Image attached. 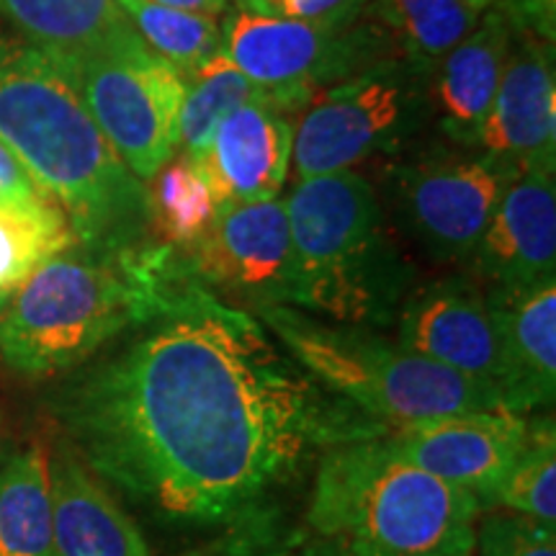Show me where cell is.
<instances>
[{"label":"cell","instance_id":"32","mask_svg":"<svg viewBox=\"0 0 556 556\" xmlns=\"http://www.w3.org/2000/svg\"><path fill=\"white\" fill-rule=\"evenodd\" d=\"M152 3L168 5V9H178V11L199 13V16H208V18L225 16L229 9V0H152Z\"/></svg>","mask_w":556,"mask_h":556},{"label":"cell","instance_id":"2","mask_svg":"<svg viewBox=\"0 0 556 556\" xmlns=\"http://www.w3.org/2000/svg\"><path fill=\"white\" fill-rule=\"evenodd\" d=\"M0 142L67 214L78 245L124 250L150 229L142 184L50 54L0 31Z\"/></svg>","mask_w":556,"mask_h":556},{"label":"cell","instance_id":"5","mask_svg":"<svg viewBox=\"0 0 556 556\" xmlns=\"http://www.w3.org/2000/svg\"><path fill=\"white\" fill-rule=\"evenodd\" d=\"M479 516L471 492L409 464L384 433L325 451L307 510L356 556H475Z\"/></svg>","mask_w":556,"mask_h":556},{"label":"cell","instance_id":"22","mask_svg":"<svg viewBox=\"0 0 556 556\" xmlns=\"http://www.w3.org/2000/svg\"><path fill=\"white\" fill-rule=\"evenodd\" d=\"M368 11L397 41L402 58L430 75L477 29L490 5L484 0H368Z\"/></svg>","mask_w":556,"mask_h":556},{"label":"cell","instance_id":"3","mask_svg":"<svg viewBox=\"0 0 556 556\" xmlns=\"http://www.w3.org/2000/svg\"><path fill=\"white\" fill-rule=\"evenodd\" d=\"M197 281L168 245L54 255L0 304V358L21 377L50 379L139 328Z\"/></svg>","mask_w":556,"mask_h":556},{"label":"cell","instance_id":"12","mask_svg":"<svg viewBox=\"0 0 556 556\" xmlns=\"http://www.w3.org/2000/svg\"><path fill=\"white\" fill-rule=\"evenodd\" d=\"M528 435V415L482 409L430 420L402 422L384 430L387 443L415 467L467 490L482 513L513 467Z\"/></svg>","mask_w":556,"mask_h":556},{"label":"cell","instance_id":"4","mask_svg":"<svg viewBox=\"0 0 556 556\" xmlns=\"http://www.w3.org/2000/svg\"><path fill=\"white\" fill-rule=\"evenodd\" d=\"M291 227V307L330 323L387 328L415 270L377 189L358 170L302 178L283 201Z\"/></svg>","mask_w":556,"mask_h":556},{"label":"cell","instance_id":"15","mask_svg":"<svg viewBox=\"0 0 556 556\" xmlns=\"http://www.w3.org/2000/svg\"><path fill=\"white\" fill-rule=\"evenodd\" d=\"M464 268L495 289L556 278L554 170H526L510 180Z\"/></svg>","mask_w":556,"mask_h":556},{"label":"cell","instance_id":"17","mask_svg":"<svg viewBox=\"0 0 556 556\" xmlns=\"http://www.w3.org/2000/svg\"><path fill=\"white\" fill-rule=\"evenodd\" d=\"M294 124L274 96L242 103L214 131L204 165L225 204L278 199L291 168Z\"/></svg>","mask_w":556,"mask_h":556},{"label":"cell","instance_id":"16","mask_svg":"<svg viewBox=\"0 0 556 556\" xmlns=\"http://www.w3.org/2000/svg\"><path fill=\"white\" fill-rule=\"evenodd\" d=\"M484 291L503 358L505 409L544 413L556 397V278Z\"/></svg>","mask_w":556,"mask_h":556},{"label":"cell","instance_id":"8","mask_svg":"<svg viewBox=\"0 0 556 556\" xmlns=\"http://www.w3.org/2000/svg\"><path fill=\"white\" fill-rule=\"evenodd\" d=\"M50 58L78 90L122 163L142 184L173 160L186 78L160 60L131 26L93 50Z\"/></svg>","mask_w":556,"mask_h":556},{"label":"cell","instance_id":"10","mask_svg":"<svg viewBox=\"0 0 556 556\" xmlns=\"http://www.w3.org/2000/svg\"><path fill=\"white\" fill-rule=\"evenodd\" d=\"M520 173L482 152L430 150L389 165L387 191L400 229L438 263L467 266L510 180Z\"/></svg>","mask_w":556,"mask_h":556},{"label":"cell","instance_id":"9","mask_svg":"<svg viewBox=\"0 0 556 556\" xmlns=\"http://www.w3.org/2000/svg\"><path fill=\"white\" fill-rule=\"evenodd\" d=\"M222 54L283 111H302L317 90L400 54L384 26H325L287 18L263 0H235L222 24Z\"/></svg>","mask_w":556,"mask_h":556},{"label":"cell","instance_id":"13","mask_svg":"<svg viewBox=\"0 0 556 556\" xmlns=\"http://www.w3.org/2000/svg\"><path fill=\"white\" fill-rule=\"evenodd\" d=\"M397 343L464 377L503 389V358L486 291L475 276L451 274L417 283L402 299ZM503 397V394H500Z\"/></svg>","mask_w":556,"mask_h":556},{"label":"cell","instance_id":"33","mask_svg":"<svg viewBox=\"0 0 556 556\" xmlns=\"http://www.w3.org/2000/svg\"><path fill=\"white\" fill-rule=\"evenodd\" d=\"M296 556H356L348 548L345 544H340V541L336 539H325L319 536V541H315V544H309L304 552H299Z\"/></svg>","mask_w":556,"mask_h":556},{"label":"cell","instance_id":"18","mask_svg":"<svg viewBox=\"0 0 556 556\" xmlns=\"http://www.w3.org/2000/svg\"><path fill=\"white\" fill-rule=\"evenodd\" d=\"M516 24L503 11L490 9L477 29L464 37L430 73V101L443 135L464 150H475L477 135L490 114Z\"/></svg>","mask_w":556,"mask_h":556},{"label":"cell","instance_id":"6","mask_svg":"<svg viewBox=\"0 0 556 556\" xmlns=\"http://www.w3.org/2000/svg\"><path fill=\"white\" fill-rule=\"evenodd\" d=\"M309 377L384 426L505 409L495 387L417 356L371 328L330 323L287 304L253 309Z\"/></svg>","mask_w":556,"mask_h":556},{"label":"cell","instance_id":"24","mask_svg":"<svg viewBox=\"0 0 556 556\" xmlns=\"http://www.w3.org/2000/svg\"><path fill=\"white\" fill-rule=\"evenodd\" d=\"M73 245L75 229L52 199L0 201V294Z\"/></svg>","mask_w":556,"mask_h":556},{"label":"cell","instance_id":"23","mask_svg":"<svg viewBox=\"0 0 556 556\" xmlns=\"http://www.w3.org/2000/svg\"><path fill=\"white\" fill-rule=\"evenodd\" d=\"M148 184L150 229L160 245L191 248L217 222L222 201L197 160L184 155L168 160Z\"/></svg>","mask_w":556,"mask_h":556},{"label":"cell","instance_id":"26","mask_svg":"<svg viewBox=\"0 0 556 556\" xmlns=\"http://www.w3.org/2000/svg\"><path fill=\"white\" fill-rule=\"evenodd\" d=\"M116 3L137 37L184 78H191L199 67L222 52V26L214 18L168 9L152 0H116Z\"/></svg>","mask_w":556,"mask_h":556},{"label":"cell","instance_id":"7","mask_svg":"<svg viewBox=\"0 0 556 556\" xmlns=\"http://www.w3.org/2000/svg\"><path fill=\"white\" fill-rule=\"evenodd\" d=\"M433 122L430 75L392 54L317 90L294 127L296 180L394 155Z\"/></svg>","mask_w":556,"mask_h":556},{"label":"cell","instance_id":"21","mask_svg":"<svg viewBox=\"0 0 556 556\" xmlns=\"http://www.w3.org/2000/svg\"><path fill=\"white\" fill-rule=\"evenodd\" d=\"M0 16L47 54H75L129 29L116 0H0Z\"/></svg>","mask_w":556,"mask_h":556},{"label":"cell","instance_id":"28","mask_svg":"<svg viewBox=\"0 0 556 556\" xmlns=\"http://www.w3.org/2000/svg\"><path fill=\"white\" fill-rule=\"evenodd\" d=\"M475 556H556V526L507 510H484Z\"/></svg>","mask_w":556,"mask_h":556},{"label":"cell","instance_id":"14","mask_svg":"<svg viewBox=\"0 0 556 556\" xmlns=\"http://www.w3.org/2000/svg\"><path fill=\"white\" fill-rule=\"evenodd\" d=\"M475 150L516 173L556 170L554 39L516 31Z\"/></svg>","mask_w":556,"mask_h":556},{"label":"cell","instance_id":"34","mask_svg":"<svg viewBox=\"0 0 556 556\" xmlns=\"http://www.w3.org/2000/svg\"><path fill=\"white\" fill-rule=\"evenodd\" d=\"M0 438H3V413H0Z\"/></svg>","mask_w":556,"mask_h":556},{"label":"cell","instance_id":"25","mask_svg":"<svg viewBox=\"0 0 556 556\" xmlns=\"http://www.w3.org/2000/svg\"><path fill=\"white\" fill-rule=\"evenodd\" d=\"M261 96H268V90L250 83L222 52L214 54L204 67L186 78V96L178 119L180 155L201 163L219 124L242 103Z\"/></svg>","mask_w":556,"mask_h":556},{"label":"cell","instance_id":"35","mask_svg":"<svg viewBox=\"0 0 556 556\" xmlns=\"http://www.w3.org/2000/svg\"><path fill=\"white\" fill-rule=\"evenodd\" d=\"M3 299H5V294H0V304H3Z\"/></svg>","mask_w":556,"mask_h":556},{"label":"cell","instance_id":"27","mask_svg":"<svg viewBox=\"0 0 556 556\" xmlns=\"http://www.w3.org/2000/svg\"><path fill=\"white\" fill-rule=\"evenodd\" d=\"M507 510L556 526V430L554 415L528 417V435L486 510Z\"/></svg>","mask_w":556,"mask_h":556},{"label":"cell","instance_id":"1","mask_svg":"<svg viewBox=\"0 0 556 556\" xmlns=\"http://www.w3.org/2000/svg\"><path fill=\"white\" fill-rule=\"evenodd\" d=\"M135 330L62 394L60 417L75 456L163 523L255 518L325 451L387 430L199 281Z\"/></svg>","mask_w":556,"mask_h":556},{"label":"cell","instance_id":"19","mask_svg":"<svg viewBox=\"0 0 556 556\" xmlns=\"http://www.w3.org/2000/svg\"><path fill=\"white\" fill-rule=\"evenodd\" d=\"M50 556H150L142 533L75 454L52 458Z\"/></svg>","mask_w":556,"mask_h":556},{"label":"cell","instance_id":"29","mask_svg":"<svg viewBox=\"0 0 556 556\" xmlns=\"http://www.w3.org/2000/svg\"><path fill=\"white\" fill-rule=\"evenodd\" d=\"M263 3L287 18L325 26L358 24L368 11V0H263Z\"/></svg>","mask_w":556,"mask_h":556},{"label":"cell","instance_id":"30","mask_svg":"<svg viewBox=\"0 0 556 556\" xmlns=\"http://www.w3.org/2000/svg\"><path fill=\"white\" fill-rule=\"evenodd\" d=\"M484 3L490 9L503 11L516 24V29L554 39L556 0H484Z\"/></svg>","mask_w":556,"mask_h":556},{"label":"cell","instance_id":"31","mask_svg":"<svg viewBox=\"0 0 556 556\" xmlns=\"http://www.w3.org/2000/svg\"><path fill=\"white\" fill-rule=\"evenodd\" d=\"M50 199L34 184L18 157L0 142V201H37Z\"/></svg>","mask_w":556,"mask_h":556},{"label":"cell","instance_id":"11","mask_svg":"<svg viewBox=\"0 0 556 556\" xmlns=\"http://www.w3.org/2000/svg\"><path fill=\"white\" fill-rule=\"evenodd\" d=\"M180 253L201 287L235 307H291L294 258L281 199L225 204L204 238Z\"/></svg>","mask_w":556,"mask_h":556},{"label":"cell","instance_id":"20","mask_svg":"<svg viewBox=\"0 0 556 556\" xmlns=\"http://www.w3.org/2000/svg\"><path fill=\"white\" fill-rule=\"evenodd\" d=\"M52 554V456L41 443L0 467V556Z\"/></svg>","mask_w":556,"mask_h":556}]
</instances>
